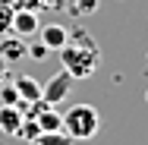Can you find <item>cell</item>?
<instances>
[{
    "label": "cell",
    "instance_id": "14",
    "mask_svg": "<svg viewBox=\"0 0 148 145\" xmlns=\"http://www.w3.org/2000/svg\"><path fill=\"white\" fill-rule=\"evenodd\" d=\"M25 57H32V60H44V57H47V47H44L41 41H32L29 47H25Z\"/></svg>",
    "mask_w": 148,
    "mask_h": 145
},
{
    "label": "cell",
    "instance_id": "3",
    "mask_svg": "<svg viewBox=\"0 0 148 145\" xmlns=\"http://www.w3.org/2000/svg\"><path fill=\"white\" fill-rule=\"evenodd\" d=\"M73 82H76V79H73L66 69H60L57 76H51V79L41 85V101H44V104H51V107H57L60 101H66V98H69Z\"/></svg>",
    "mask_w": 148,
    "mask_h": 145
},
{
    "label": "cell",
    "instance_id": "11",
    "mask_svg": "<svg viewBox=\"0 0 148 145\" xmlns=\"http://www.w3.org/2000/svg\"><path fill=\"white\" fill-rule=\"evenodd\" d=\"M0 104H16V107H25V104L19 101V91L13 88V82H10V79L0 85Z\"/></svg>",
    "mask_w": 148,
    "mask_h": 145
},
{
    "label": "cell",
    "instance_id": "18",
    "mask_svg": "<svg viewBox=\"0 0 148 145\" xmlns=\"http://www.w3.org/2000/svg\"><path fill=\"white\" fill-rule=\"evenodd\" d=\"M145 63H148V54H145Z\"/></svg>",
    "mask_w": 148,
    "mask_h": 145
},
{
    "label": "cell",
    "instance_id": "5",
    "mask_svg": "<svg viewBox=\"0 0 148 145\" xmlns=\"http://www.w3.org/2000/svg\"><path fill=\"white\" fill-rule=\"evenodd\" d=\"M25 47H29L25 38H19V35H13V32L0 35V60H3V63H19V60L25 57Z\"/></svg>",
    "mask_w": 148,
    "mask_h": 145
},
{
    "label": "cell",
    "instance_id": "6",
    "mask_svg": "<svg viewBox=\"0 0 148 145\" xmlns=\"http://www.w3.org/2000/svg\"><path fill=\"white\" fill-rule=\"evenodd\" d=\"M38 38H41V44L47 51H60L66 44V38H69V29L60 25V22H51V25H41L38 29Z\"/></svg>",
    "mask_w": 148,
    "mask_h": 145
},
{
    "label": "cell",
    "instance_id": "17",
    "mask_svg": "<svg viewBox=\"0 0 148 145\" xmlns=\"http://www.w3.org/2000/svg\"><path fill=\"white\" fill-rule=\"evenodd\" d=\"M29 145H38V142H35V139H32V142H29Z\"/></svg>",
    "mask_w": 148,
    "mask_h": 145
},
{
    "label": "cell",
    "instance_id": "12",
    "mask_svg": "<svg viewBox=\"0 0 148 145\" xmlns=\"http://www.w3.org/2000/svg\"><path fill=\"white\" fill-rule=\"evenodd\" d=\"M13 25V3L10 0H0V35H6Z\"/></svg>",
    "mask_w": 148,
    "mask_h": 145
},
{
    "label": "cell",
    "instance_id": "8",
    "mask_svg": "<svg viewBox=\"0 0 148 145\" xmlns=\"http://www.w3.org/2000/svg\"><path fill=\"white\" fill-rule=\"evenodd\" d=\"M13 88L19 91V101H22V104L41 101V82L32 79V76H16V79H13Z\"/></svg>",
    "mask_w": 148,
    "mask_h": 145
},
{
    "label": "cell",
    "instance_id": "13",
    "mask_svg": "<svg viewBox=\"0 0 148 145\" xmlns=\"http://www.w3.org/2000/svg\"><path fill=\"white\" fill-rule=\"evenodd\" d=\"M13 10H29V13H41L47 6V0H10Z\"/></svg>",
    "mask_w": 148,
    "mask_h": 145
},
{
    "label": "cell",
    "instance_id": "2",
    "mask_svg": "<svg viewBox=\"0 0 148 145\" xmlns=\"http://www.w3.org/2000/svg\"><path fill=\"white\" fill-rule=\"evenodd\" d=\"M101 126V114L95 104H73L66 114H63V133L73 139V142H85L98 133Z\"/></svg>",
    "mask_w": 148,
    "mask_h": 145
},
{
    "label": "cell",
    "instance_id": "7",
    "mask_svg": "<svg viewBox=\"0 0 148 145\" xmlns=\"http://www.w3.org/2000/svg\"><path fill=\"white\" fill-rule=\"evenodd\" d=\"M22 107H16V104H0V133L3 136H19V126H22Z\"/></svg>",
    "mask_w": 148,
    "mask_h": 145
},
{
    "label": "cell",
    "instance_id": "4",
    "mask_svg": "<svg viewBox=\"0 0 148 145\" xmlns=\"http://www.w3.org/2000/svg\"><path fill=\"white\" fill-rule=\"evenodd\" d=\"M38 29H41L38 13H29V10H13V25H10L13 35H19V38H35Z\"/></svg>",
    "mask_w": 148,
    "mask_h": 145
},
{
    "label": "cell",
    "instance_id": "15",
    "mask_svg": "<svg viewBox=\"0 0 148 145\" xmlns=\"http://www.w3.org/2000/svg\"><path fill=\"white\" fill-rule=\"evenodd\" d=\"M6 66H10V63H3V60H0V85L10 79V69H6Z\"/></svg>",
    "mask_w": 148,
    "mask_h": 145
},
{
    "label": "cell",
    "instance_id": "16",
    "mask_svg": "<svg viewBox=\"0 0 148 145\" xmlns=\"http://www.w3.org/2000/svg\"><path fill=\"white\" fill-rule=\"evenodd\" d=\"M66 3H69V0H47V6H51V10H63Z\"/></svg>",
    "mask_w": 148,
    "mask_h": 145
},
{
    "label": "cell",
    "instance_id": "9",
    "mask_svg": "<svg viewBox=\"0 0 148 145\" xmlns=\"http://www.w3.org/2000/svg\"><path fill=\"white\" fill-rule=\"evenodd\" d=\"M66 6H69V13H73V16H79V19H85V16H95V13H98V6H101V0H69Z\"/></svg>",
    "mask_w": 148,
    "mask_h": 145
},
{
    "label": "cell",
    "instance_id": "1",
    "mask_svg": "<svg viewBox=\"0 0 148 145\" xmlns=\"http://www.w3.org/2000/svg\"><path fill=\"white\" fill-rule=\"evenodd\" d=\"M60 63L73 79H88L101 69V47L82 25H76L69 32L66 44L60 47Z\"/></svg>",
    "mask_w": 148,
    "mask_h": 145
},
{
    "label": "cell",
    "instance_id": "10",
    "mask_svg": "<svg viewBox=\"0 0 148 145\" xmlns=\"http://www.w3.org/2000/svg\"><path fill=\"white\" fill-rule=\"evenodd\" d=\"M35 142L38 145H73V139H69L63 129H54V133H38Z\"/></svg>",
    "mask_w": 148,
    "mask_h": 145
}]
</instances>
